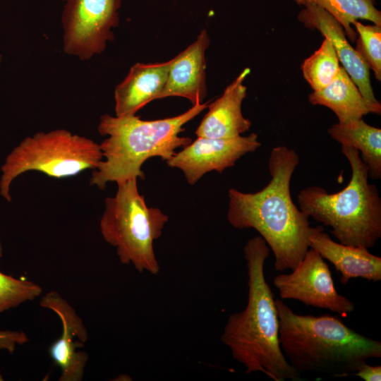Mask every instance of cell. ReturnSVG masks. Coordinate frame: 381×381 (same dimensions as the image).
<instances>
[{"label": "cell", "instance_id": "obj_1", "mask_svg": "<svg viewBox=\"0 0 381 381\" xmlns=\"http://www.w3.org/2000/svg\"><path fill=\"white\" fill-rule=\"evenodd\" d=\"M298 164L294 150L276 146L268 162L271 179L262 190L250 193L230 188L228 192V222L238 229L256 230L272 250L279 272L293 270L309 248V217L294 204L290 193Z\"/></svg>", "mask_w": 381, "mask_h": 381}, {"label": "cell", "instance_id": "obj_22", "mask_svg": "<svg viewBox=\"0 0 381 381\" xmlns=\"http://www.w3.org/2000/svg\"><path fill=\"white\" fill-rule=\"evenodd\" d=\"M355 25L358 37L356 52L361 56L368 68L373 71L375 78L381 80V25H363L358 20Z\"/></svg>", "mask_w": 381, "mask_h": 381}, {"label": "cell", "instance_id": "obj_16", "mask_svg": "<svg viewBox=\"0 0 381 381\" xmlns=\"http://www.w3.org/2000/svg\"><path fill=\"white\" fill-rule=\"evenodd\" d=\"M170 60L163 63L134 64L114 91L117 116L135 115L158 97L165 86Z\"/></svg>", "mask_w": 381, "mask_h": 381}, {"label": "cell", "instance_id": "obj_6", "mask_svg": "<svg viewBox=\"0 0 381 381\" xmlns=\"http://www.w3.org/2000/svg\"><path fill=\"white\" fill-rule=\"evenodd\" d=\"M117 186L116 194L105 199L101 234L116 248L121 263L131 265L140 273L157 275L160 267L154 242L162 236L169 217L159 208L147 205L138 191L137 179Z\"/></svg>", "mask_w": 381, "mask_h": 381}, {"label": "cell", "instance_id": "obj_5", "mask_svg": "<svg viewBox=\"0 0 381 381\" xmlns=\"http://www.w3.org/2000/svg\"><path fill=\"white\" fill-rule=\"evenodd\" d=\"M341 152L351 169L346 186L334 193L320 186H308L297 195L299 209L331 227L339 243L368 249L381 237V198L376 186L368 182V167L359 152L341 146Z\"/></svg>", "mask_w": 381, "mask_h": 381}, {"label": "cell", "instance_id": "obj_8", "mask_svg": "<svg viewBox=\"0 0 381 381\" xmlns=\"http://www.w3.org/2000/svg\"><path fill=\"white\" fill-rule=\"evenodd\" d=\"M64 50L81 60L102 54L114 40L122 0H64Z\"/></svg>", "mask_w": 381, "mask_h": 381}, {"label": "cell", "instance_id": "obj_20", "mask_svg": "<svg viewBox=\"0 0 381 381\" xmlns=\"http://www.w3.org/2000/svg\"><path fill=\"white\" fill-rule=\"evenodd\" d=\"M340 66L332 44L325 38L320 48L303 61L301 70L306 80L313 91H316L325 87L333 81Z\"/></svg>", "mask_w": 381, "mask_h": 381}, {"label": "cell", "instance_id": "obj_25", "mask_svg": "<svg viewBox=\"0 0 381 381\" xmlns=\"http://www.w3.org/2000/svg\"><path fill=\"white\" fill-rule=\"evenodd\" d=\"M3 255V253H2V246H1V242H0V259L2 257Z\"/></svg>", "mask_w": 381, "mask_h": 381}, {"label": "cell", "instance_id": "obj_24", "mask_svg": "<svg viewBox=\"0 0 381 381\" xmlns=\"http://www.w3.org/2000/svg\"><path fill=\"white\" fill-rule=\"evenodd\" d=\"M351 375L364 381H380L381 365H370L367 363Z\"/></svg>", "mask_w": 381, "mask_h": 381}, {"label": "cell", "instance_id": "obj_10", "mask_svg": "<svg viewBox=\"0 0 381 381\" xmlns=\"http://www.w3.org/2000/svg\"><path fill=\"white\" fill-rule=\"evenodd\" d=\"M260 146L256 133L227 138L198 137L166 162L169 167L180 169L187 182L194 185L205 174L212 171L221 174Z\"/></svg>", "mask_w": 381, "mask_h": 381}, {"label": "cell", "instance_id": "obj_11", "mask_svg": "<svg viewBox=\"0 0 381 381\" xmlns=\"http://www.w3.org/2000/svg\"><path fill=\"white\" fill-rule=\"evenodd\" d=\"M40 306L54 312L62 325L61 337L49 347L53 361L61 369L59 381H81L88 361L83 348L88 340L87 329L75 308L57 291L45 294Z\"/></svg>", "mask_w": 381, "mask_h": 381}, {"label": "cell", "instance_id": "obj_13", "mask_svg": "<svg viewBox=\"0 0 381 381\" xmlns=\"http://www.w3.org/2000/svg\"><path fill=\"white\" fill-rule=\"evenodd\" d=\"M210 42L204 29L191 44L170 60L167 80L158 99L182 97L193 106L202 103L207 95L205 51Z\"/></svg>", "mask_w": 381, "mask_h": 381}, {"label": "cell", "instance_id": "obj_12", "mask_svg": "<svg viewBox=\"0 0 381 381\" xmlns=\"http://www.w3.org/2000/svg\"><path fill=\"white\" fill-rule=\"evenodd\" d=\"M303 6L298 15V20L308 28L318 30L331 42L341 66L361 95L368 100L377 101L370 83V68L347 41L341 25L323 8L311 4Z\"/></svg>", "mask_w": 381, "mask_h": 381}, {"label": "cell", "instance_id": "obj_3", "mask_svg": "<svg viewBox=\"0 0 381 381\" xmlns=\"http://www.w3.org/2000/svg\"><path fill=\"white\" fill-rule=\"evenodd\" d=\"M279 343L289 364L298 373L350 375L369 358H381L380 341L346 326L338 317L297 314L275 299Z\"/></svg>", "mask_w": 381, "mask_h": 381}, {"label": "cell", "instance_id": "obj_19", "mask_svg": "<svg viewBox=\"0 0 381 381\" xmlns=\"http://www.w3.org/2000/svg\"><path fill=\"white\" fill-rule=\"evenodd\" d=\"M298 5L311 4L331 14L342 26L351 42L357 34L351 28L358 19L368 20L381 25V12L374 5L375 0H294Z\"/></svg>", "mask_w": 381, "mask_h": 381}, {"label": "cell", "instance_id": "obj_26", "mask_svg": "<svg viewBox=\"0 0 381 381\" xmlns=\"http://www.w3.org/2000/svg\"><path fill=\"white\" fill-rule=\"evenodd\" d=\"M1 56L0 55V62H1Z\"/></svg>", "mask_w": 381, "mask_h": 381}, {"label": "cell", "instance_id": "obj_4", "mask_svg": "<svg viewBox=\"0 0 381 381\" xmlns=\"http://www.w3.org/2000/svg\"><path fill=\"white\" fill-rule=\"evenodd\" d=\"M208 103L192 106L176 116L157 120H142L135 115L101 116L97 131L107 135L100 145L103 159L93 169L90 185L104 189L109 182L117 184L133 179H145L143 163L159 157L165 162L192 141L180 136L183 126L207 108Z\"/></svg>", "mask_w": 381, "mask_h": 381}, {"label": "cell", "instance_id": "obj_14", "mask_svg": "<svg viewBox=\"0 0 381 381\" xmlns=\"http://www.w3.org/2000/svg\"><path fill=\"white\" fill-rule=\"evenodd\" d=\"M308 245L341 273L344 285L353 278L373 282L381 280V258L370 253L368 248L334 241L322 226H311Z\"/></svg>", "mask_w": 381, "mask_h": 381}, {"label": "cell", "instance_id": "obj_7", "mask_svg": "<svg viewBox=\"0 0 381 381\" xmlns=\"http://www.w3.org/2000/svg\"><path fill=\"white\" fill-rule=\"evenodd\" d=\"M102 159L99 144L86 137L65 129L37 133L24 138L6 157L1 168L0 194L10 202L12 181L25 172L62 179L95 169Z\"/></svg>", "mask_w": 381, "mask_h": 381}, {"label": "cell", "instance_id": "obj_21", "mask_svg": "<svg viewBox=\"0 0 381 381\" xmlns=\"http://www.w3.org/2000/svg\"><path fill=\"white\" fill-rule=\"evenodd\" d=\"M42 288L37 284L14 278L0 272V314L39 297Z\"/></svg>", "mask_w": 381, "mask_h": 381}, {"label": "cell", "instance_id": "obj_15", "mask_svg": "<svg viewBox=\"0 0 381 381\" xmlns=\"http://www.w3.org/2000/svg\"><path fill=\"white\" fill-rule=\"evenodd\" d=\"M250 72L249 68H244L219 98L208 104V111L195 131L197 137L233 138L250 129L251 122L241 110L247 90L243 81Z\"/></svg>", "mask_w": 381, "mask_h": 381}, {"label": "cell", "instance_id": "obj_17", "mask_svg": "<svg viewBox=\"0 0 381 381\" xmlns=\"http://www.w3.org/2000/svg\"><path fill=\"white\" fill-rule=\"evenodd\" d=\"M308 100L313 105L325 106L331 109L339 123H347L368 114H381L380 103L365 99L342 66L333 81L325 87L310 93Z\"/></svg>", "mask_w": 381, "mask_h": 381}, {"label": "cell", "instance_id": "obj_9", "mask_svg": "<svg viewBox=\"0 0 381 381\" xmlns=\"http://www.w3.org/2000/svg\"><path fill=\"white\" fill-rule=\"evenodd\" d=\"M288 274L273 279L282 299L298 301L306 306L327 309L346 315L355 304L337 291L329 266L320 254L310 248Z\"/></svg>", "mask_w": 381, "mask_h": 381}, {"label": "cell", "instance_id": "obj_23", "mask_svg": "<svg viewBox=\"0 0 381 381\" xmlns=\"http://www.w3.org/2000/svg\"><path fill=\"white\" fill-rule=\"evenodd\" d=\"M29 341L26 333L22 331L0 330V351L13 353L18 346Z\"/></svg>", "mask_w": 381, "mask_h": 381}, {"label": "cell", "instance_id": "obj_2", "mask_svg": "<svg viewBox=\"0 0 381 381\" xmlns=\"http://www.w3.org/2000/svg\"><path fill=\"white\" fill-rule=\"evenodd\" d=\"M270 250L260 236L246 243L247 303L242 311L229 315L220 339L246 374L261 373L274 381L300 380V373L289 364L280 346L275 299L265 275Z\"/></svg>", "mask_w": 381, "mask_h": 381}, {"label": "cell", "instance_id": "obj_18", "mask_svg": "<svg viewBox=\"0 0 381 381\" xmlns=\"http://www.w3.org/2000/svg\"><path fill=\"white\" fill-rule=\"evenodd\" d=\"M331 137L342 146L352 147L361 152L368 167L369 176L381 179V129L368 125L363 119L347 123H335L327 129Z\"/></svg>", "mask_w": 381, "mask_h": 381}]
</instances>
